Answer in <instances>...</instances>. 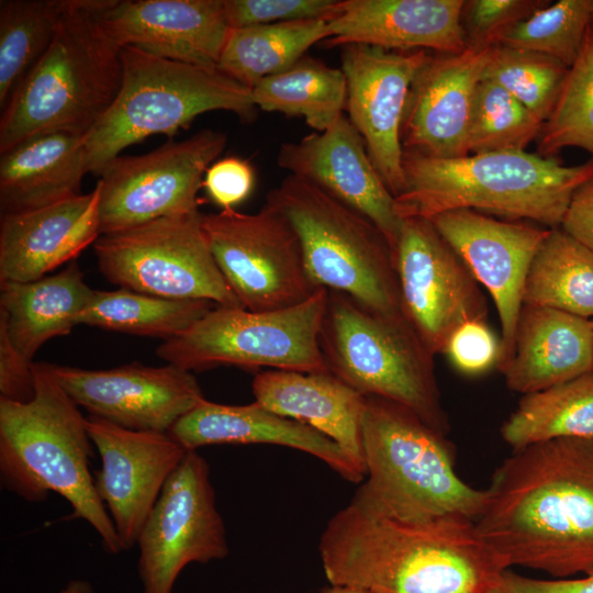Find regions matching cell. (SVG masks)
<instances>
[{"label": "cell", "instance_id": "6da1fadb", "mask_svg": "<svg viewBox=\"0 0 593 593\" xmlns=\"http://www.w3.org/2000/svg\"><path fill=\"white\" fill-rule=\"evenodd\" d=\"M474 522L513 566L567 579L593 571V438H560L515 450L492 474Z\"/></svg>", "mask_w": 593, "mask_h": 593}, {"label": "cell", "instance_id": "7a4b0ae2", "mask_svg": "<svg viewBox=\"0 0 593 593\" xmlns=\"http://www.w3.org/2000/svg\"><path fill=\"white\" fill-rule=\"evenodd\" d=\"M318 550L331 584L368 593H486L510 569L473 521L404 522L353 502L329 519Z\"/></svg>", "mask_w": 593, "mask_h": 593}, {"label": "cell", "instance_id": "3957f363", "mask_svg": "<svg viewBox=\"0 0 593 593\" xmlns=\"http://www.w3.org/2000/svg\"><path fill=\"white\" fill-rule=\"evenodd\" d=\"M401 217L433 216L459 209L530 220L560 227L577 189L593 178V159L566 166L556 157L526 150L469 154L452 158L403 152Z\"/></svg>", "mask_w": 593, "mask_h": 593}, {"label": "cell", "instance_id": "277c9868", "mask_svg": "<svg viewBox=\"0 0 593 593\" xmlns=\"http://www.w3.org/2000/svg\"><path fill=\"white\" fill-rule=\"evenodd\" d=\"M35 394L29 402L0 399V479L27 502L51 492L67 500L71 518L86 521L109 553L123 551L89 469L93 444L86 417L51 372L32 363Z\"/></svg>", "mask_w": 593, "mask_h": 593}, {"label": "cell", "instance_id": "5b68a950", "mask_svg": "<svg viewBox=\"0 0 593 593\" xmlns=\"http://www.w3.org/2000/svg\"><path fill=\"white\" fill-rule=\"evenodd\" d=\"M361 432L366 481L350 502L413 523L449 516L475 522L483 513L488 489L457 474L452 445L412 411L366 396Z\"/></svg>", "mask_w": 593, "mask_h": 593}, {"label": "cell", "instance_id": "8992f818", "mask_svg": "<svg viewBox=\"0 0 593 593\" xmlns=\"http://www.w3.org/2000/svg\"><path fill=\"white\" fill-rule=\"evenodd\" d=\"M111 0H75L40 60L0 118V154L36 135H86L107 113L122 81L121 48L100 24Z\"/></svg>", "mask_w": 593, "mask_h": 593}, {"label": "cell", "instance_id": "52a82bcc", "mask_svg": "<svg viewBox=\"0 0 593 593\" xmlns=\"http://www.w3.org/2000/svg\"><path fill=\"white\" fill-rule=\"evenodd\" d=\"M120 91L102 119L85 135L89 172L100 175L126 147L154 134L169 138L200 114L230 111L255 119L251 89L217 68L174 61L133 46L121 47Z\"/></svg>", "mask_w": 593, "mask_h": 593}, {"label": "cell", "instance_id": "ba28073f", "mask_svg": "<svg viewBox=\"0 0 593 593\" xmlns=\"http://www.w3.org/2000/svg\"><path fill=\"white\" fill-rule=\"evenodd\" d=\"M318 344L327 370L363 394L399 403L446 436L433 355L403 314L376 312L327 290Z\"/></svg>", "mask_w": 593, "mask_h": 593}, {"label": "cell", "instance_id": "9c48e42d", "mask_svg": "<svg viewBox=\"0 0 593 593\" xmlns=\"http://www.w3.org/2000/svg\"><path fill=\"white\" fill-rule=\"evenodd\" d=\"M266 203L296 232L317 288L348 294L379 313L403 314L392 249L369 219L290 174L267 194Z\"/></svg>", "mask_w": 593, "mask_h": 593}, {"label": "cell", "instance_id": "30bf717a", "mask_svg": "<svg viewBox=\"0 0 593 593\" xmlns=\"http://www.w3.org/2000/svg\"><path fill=\"white\" fill-rule=\"evenodd\" d=\"M327 299L320 288L306 301L273 311L215 305L156 354L187 371L219 366L270 367L301 372L328 371L318 336Z\"/></svg>", "mask_w": 593, "mask_h": 593}, {"label": "cell", "instance_id": "8fae6325", "mask_svg": "<svg viewBox=\"0 0 593 593\" xmlns=\"http://www.w3.org/2000/svg\"><path fill=\"white\" fill-rule=\"evenodd\" d=\"M201 215L168 216L101 235L93 244L100 272L141 293L243 307L210 251Z\"/></svg>", "mask_w": 593, "mask_h": 593}, {"label": "cell", "instance_id": "7c38bea8", "mask_svg": "<svg viewBox=\"0 0 593 593\" xmlns=\"http://www.w3.org/2000/svg\"><path fill=\"white\" fill-rule=\"evenodd\" d=\"M201 226L221 273L244 309L294 306L320 289L309 276L296 232L268 203L254 214L235 209L202 214Z\"/></svg>", "mask_w": 593, "mask_h": 593}, {"label": "cell", "instance_id": "4fadbf2b", "mask_svg": "<svg viewBox=\"0 0 593 593\" xmlns=\"http://www.w3.org/2000/svg\"><path fill=\"white\" fill-rule=\"evenodd\" d=\"M226 135L202 130L138 156H116L100 172L101 235L152 221L199 212L198 193Z\"/></svg>", "mask_w": 593, "mask_h": 593}, {"label": "cell", "instance_id": "5bb4252c", "mask_svg": "<svg viewBox=\"0 0 593 593\" xmlns=\"http://www.w3.org/2000/svg\"><path fill=\"white\" fill-rule=\"evenodd\" d=\"M136 545L143 593H172L186 566L228 555L210 467L197 450L188 451L167 480Z\"/></svg>", "mask_w": 593, "mask_h": 593}, {"label": "cell", "instance_id": "9a60e30c", "mask_svg": "<svg viewBox=\"0 0 593 593\" xmlns=\"http://www.w3.org/2000/svg\"><path fill=\"white\" fill-rule=\"evenodd\" d=\"M393 258L402 312L433 356L461 324L486 321L478 281L428 219H402Z\"/></svg>", "mask_w": 593, "mask_h": 593}, {"label": "cell", "instance_id": "2e32d148", "mask_svg": "<svg viewBox=\"0 0 593 593\" xmlns=\"http://www.w3.org/2000/svg\"><path fill=\"white\" fill-rule=\"evenodd\" d=\"M75 403L123 428L168 433L205 398L195 377L174 365L139 362L105 370L47 363Z\"/></svg>", "mask_w": 593, "mask_h": 593}, {"label": "cell", "instance_id": "e0dca14e", "mask_svg": "<svg viewBox=\"0 0 593 593\" xmlns=\"http://www.w3.org/2000/svg\"><path fill=\"white\" fill-rule=\"evenodd\" d=\"M429 221L494 302L501 323L500 368L512 357L527 273L551 228L501 221L469 209L444 212Z\"/></svg>", "mask_w": 593, "mask_h": 593}, {"label": "cell", "instance_id": "ac0fdd59", "mask_svg": "<svg viewBox=\"0 0 593 593\" xmlns=\"http://www.w3.org/2000/svg\"><path fill=\"white\" fill-rule=\"evenodd\" d=\"M101 468L94 488L123 550L136 545L164 485L188 452L169 433L132 430L86 417Z\"/></svg>", "mask_w": 593, "mask_h": 593}, {"label": "cell", "instance_id": "d6986e66", "mask_svg": "<svg viewBox=\"0 0 593 593\" xmlns=\"http://www.w3.org/2000/svg\"><path fill=\"white\" fill-rule=\"evenodd\" d=\"M427 53L365 44H348L340 51L348 119L394 198L404 188L401 124L406 97Z\"/></svg>", "mask_w": 593, "mask_h": 593}, {"label": "cell", "instance_id": "ffe728a7", "mask_svg": "<svg viewBox=\"0 0 593 593\" xmlns=\"http://www.w3.org/2000/svg\"><path fill=\"white\" fill-rule=\"evenodd\" d=\"M492 51L467 47L458 54L427 53L406 97L403 152L436 158L469 155L473 99Z\"/></svg>", "mask_w": 593, "mask_h": 593}, {"label": "cell", "instance_id": "44dd1931", "mask_svg": "<svg viewBox=\"0 0 593 593\" xmlns=\"http://www.w3.org/2000/svg\"><path fill=\"white\" fill-rule=\"evenodd\" d=\"M277 165L303 178L369 219L395 249L402 219L366 144L343 113L328 128L283 143Z\"/></svg>", "mask_w": 593, "mask_h": 593}, {"label": "cell", "instance_id": "7402d4cb", "mask_svg": "<svg viewBox=\"0 0 593 593\" xmlns=\"http://www.w3.org/2000/svg\"><path fill=\"white\" fill-rule=\"evenodd\" d=\"M100 24L121 48L217 68L230 27L223 0H111Z\"/></svg>", "mask_w": 593, "mask_h": 593}, {"label": "cell", "instance_id": "603a6c76", "mask_svg": "<svg viewBox=\"0 0 593 593\" xmlns=\"http://www.w3.org/2000/svg\"><path fill=\"white\" fill-rule=\"evenodd\" d=\"M100 186L42 208L1 214L0 283L29 282L75 259L101 236Z\"/></svg>", "mask_w": 593, "mask_h": 593}, {"label": "cell", "instance_id": "cb8c5ba5", "mask_svg": "<svg viewBox=\"0 0 593 593\" xmlns=\"http://www.w3.org/2000/svg\"><path fill=\"white\" fill-rule=\"evenodd\" d=\"M465 0H338L328 20V48L365 44L389 51L458 54L467 48Z\"/></svg>", "mask_w": 593, "mask_h": 593}, {"label": "cell", "instance_id": "d4e9b609", "mask_svg": "<svg viewBox=\"0 0 593 593\" xmlns=\"http://www.w3.org/2000/svg\"><path fill=\"white\" fill-rule=\"evenodd\" d=\"M188 451L215 444H271L310 454L353 483L365 472L329 437L313 427L276 414L256 401L226 405L203 400L168 432Z\"/></svg>", "mask_w": 593, "mask_h": 593}, {"label": "cell", "instance_id": "484cf974", "mask_svg": "<svg viewBox=\"0 0 593 593\" xmlns=\"http://www.w3.org/2000/svg\"><path fill=\"white\" fill-rule=\"evenodd\" d=\"M506 387L528 394L593 371L592 321L523 304L511 359L501 366Z\"/></svg>", "mask_w": 593, "mask_h": 593}, {"label": "cell", "instance_id": "4316f807", "mask_svg": "<svg viewBox=\"0 0 593 593\" xmlns=\"http://www.w3.org/2000/svg\"><path fill=\"white\" fill-rule=\"evenodd\" d=\"M255 401L334 440L365 472L362 416L366 396L329 371L267 370L251 383Z\"/></svg>", "mask_w": 593, "mask_h": 593}, {"label": "cell", "instance_id": "83f0119b", "mask_svg": "<svg viewBox=\"0 0 593 593\" xmlns=\"http://www.w3.org/2000/svg\"><path fill=\"white\" fill-rule=\"evenodd\" d=\"M87 172L85 135L52 132L27 138L0 154L1 214L79 195Z\"/></svg>", "mask_w": 593, "mask_h": 593}, {"label": "cell", "instance_id": "f1b7e54d", "mask_svg": "<svg viewBox=\"0 0 593 593\" xmlns=\"http://www.w3.org/2000/svg\"><path fill=\"white\" fill-rule=\"evenodd\" d=\"M92 290L72 261L58 273L29 282H2L0 323L30 362L44 343L79 324Z\"/></svg>", "mask_w": 593, "mask_h": 593}, {"label": "cell", "instance_id": "f546056e", "mask_svg": "<svg viewBox=\"0 0 593 593\" xmlns=\"http://www.w3.org/2000/svg\"><path fill=\"white\" fill-rule=\"evenodd\" d=\"M328 35L325 19L230 29L217 69L251 89L262 78L292 66Z\"/></svg>", "mask_w": 593, "mask_h": 593}, {"label": "cell", "instance_id": "4dcf8cb0", "mask_svg": "<svg viewBox=\"0 0 593 593\" xmlns=\"http://www.w3.org/2000/svg\"><path fill=\"white\" fill-rule=\"evenodd\" d=\"M501 435L513 451L560 438H593V371L524 394Z\"/></svg>", "mask_w": 593, "mask_h": 593}, {"label": "cell", "instance_id": "1f68e13d", "mask_svg": "<svg viewBox=\"0 0 593 593\" xmlns=\"http://www.w3.org/2000/svg\"><path fill=\"white\" fill-rule=\"evenodd\" d=\"M251 94L257 109L302 116L314 132H323L346 108V78L342 68L304 55L289 68L259 80Z\"/></svg>", "mask_w": 593, "mask_h": 593}, {"label": "cell", "instance_id": "d6a6232c", "mask_svg": "<svg viewBox=\"0 0 593 593\" xmlns=\"http://www.w3.org/2000/svg\"><path fill=\"white\" fill-rule=\"evenodd\" d=\"M523 304L593 320V253L551 228L530 265Z\"/></svg>", "mask_w": 593, "mask_h": 593}, {"label": "cell", "instance_id": "836d02e7", "mask_svg": "<svg viewBox=\"0 0 593 593\" xmlns=\"http://www.w3.org/2000/svg\"><path fill=\"white\" fill-rule=\"evenodd\" d=\"M216 304L208 300H178L120 288L94 290L79 324L109 331L172 339Z\"/></svg>", "mask_w": 593, "mask_h": 593}, {"label": "cell", "instance_id": "e575fe53", "mask_svg": "<svg viewBox=\"0 0 593 593\" xmlns=\"http://www.w3.org/2000/svg\"><path fill=\"white\" fill-rule=\"evenodd\" d=\"M75 0L0 1V108L45 54Z\"/></svg>", "mask_w": 593, "mask_h": 593}, {"label": "cell", "instance_id": "d590c367", "mask_svg": "<svg viewBox=\"0 0 593 593\" xmlns=\"http://www.w3.org/2000/svg\"><path fill=\"white\" fill-rule=\"evenodd\" d=\"M567 147L586 150L593 159V26L569 67L556 104L537 138V154L555 157Z\"/></svg>", "mask_w": 593, "mask_h": 593}, {"label": "cell", "instance_id": "8d00e7d4", "mask_svg": "<svg viewBox=\"0 0 593 593\" xmlns=\"http://www.w3.org/2000/svg\"><path fill=\"white\" fill-rule=\"evenodd\" d=\"M544 122L501 86L482 79L470 116L468 154L525 150L537 141Z\"/></svg>", "mask_w": 593, "mask_h": 593}, {"label": "cell", "instance_id": "74e56055", "mask_svg": "<svg viewBox=\"0 0 593 593\" xmlns=\"http://www.w3.org/2000/svg\"><path fill=\"white\" fill-rule=\"evenodd\" d=\"M568 71L569 67L553 57L500 45L493 47L482 79L501 86L545 122Z\"/></svg>", "mask_w": 593, "mask_h": 593}, {"label": "cell", "instance_id": "f35d334b", "mask_svg": "<svg viewBox=\"0 0 593 593\" xmlns=\"http://www.w3.org/2000/svg\"><path fill=\"white\" fill-rule=\"evenodd\" d=\"M592 3L593 0L550 1L515 25L500 45L540 53L570 67L591 25Z\"/></svg>", "mask_w": 593, "mask_h": 593}, {"label": "cell", "instance_id": "ab89813d", "mask_svg": "<svg viewBox=\"0 0 593 593\" xmlns=\"http://www.w3.org/2000/svg\"><path fill=\"white\" fill-rule=\"evenodd\" d=\"M549 2V0H465L460 26L467 47L499 46L515 25Z\"/></svg>", "mask_w": 593, "mask_h": 593}, {"label": "cell", "instance_id": "60d3db41", "mask_svg": "<svg viewBox=\"0 0 593 593\" xmlns=\"http://www.w3.org/2000/svg\"><path fill=\"white\" fill-rule=\"evenodd\" d=\"M230 29L278 22L329 20L338 0H223Z\"/></svg>", "mask_w": 593, "mask_h": 593}, {"label": "cell", "instance_id": "b9f144b4", "mask_svg": "<svg viewBox=\"0 0 593 593\" xmlns=\"http://www.w3.org/2000/svg\"><path fill=\"white\" fill-rule=\"evenodd\" d=\"M443 354L461 373L478 376L497 367L501 339L488 326L486 321H470L452 332Z\"/></svg>", "mask_w": 593, "mask_h": 593}, {"label": "cell", "instance_id": "7bdbcfd3", "mask_svg": "<svg viewBox=\"0 0 593 593\" xmlns=\"http://www.w3.org/2000/svg\"><path fill=\"white\" fill-rule=\"evenodd\" d=\"M255 186V170L248 160L236 156L215 160L205 171L203 187L209 198L223 209L245 201Z\"/></svg>", "mask_w": 593, "mask_h": 593}, {"label": "cell", "instance_id": "ee69618b", "mask_svg": "<svg viewBox=\"0 0 593 593\" xmlns=\"http://www.w3.org/2000/svg\"><path fill=\"white\" fill-rule=\"evenodd\" d=\"M32 363L12 345L0 323V399L29 402L35 394Z\"/></svg>", "mask_w": 593, "mask_h": 593}, {"label": "cell", "instance_id": "f6af8a7d", "mask_svg": "<svg viewBox=\"0 0 593 593\" xmlns=\"http://www.w3.org/2000/svg\"><path fill=\"white\" fill-rule=\"evenodd\" d=\"M505 593H593V571L578 579H534L505 570L501 577Z\"/></svg>", "mask_w": 593, "mask_h": 593}, {"label": "cell", "instance_id": "bcb514c9", "mask_svg": "<svg viewBox=\"0 0 593 593\" xmlns=\"http://www.w3.org/2000/svg\"><path fill=\"white\" fill-rule=\"evenodd\" d=\"M560 228L593 253V178L572 195Z\"/></svg>", "mask_w": 593, "mask_h": 593}, {"label": "cell", "instance_id": "7dc6e473", "mask_svg": "<svg viewBox=\"0 0 593 593\" xmlns=\"http://www.w3.org/2000/svg\"><path fill=\"white\" fill-rule=\"evenodd\" d=\"M60 593H93L91 584L86 580H71Z\"/></svg>", "mask_w": 593, "mask_h": 593}, {"label": "cell", "instance_id": "c3c4849f", "mask_svg": "<svg viewBox=\"0 0 593 593\" xmlns=\"http://www.w3.org/2000/svg\"><path fill=\"white\" fill-rule=\"evenodd\" d=\"M323 593H368V592L358 588L331 584V586L325 589Z\"/></svg>", "mask_w": 593, "mask_h": 593}, {"label": "cell", "instance_id": "681fc988", "mask_svg": "<svg viewBox=\"0 0 593 593\" xmlns=\"http://www.w3.org/2000/svg\"><path fill=\"white\" fill-rule=\"evenodd\" d=\"M486 593H505V592L501 589V586H495L489 590Z\"/></svg>", "mask_w": 593, "mask_h": 593}, {"label": "cell", "instance_id": "f907efd6", "mask_svg": "<svg viewBox=\"0 0 593 593\" xmlns=\"http://www.w3.org/2000/svg\"><path fill=\"white\" fill-rule=\"evenodd\" d=\"M591 24L593 26V3H592V16H591Z\"/></svg>", "mask_w": 593, "mask_h": 593}, {"label": "cell", "instance_id": "816d5d0a", "mask_svg": "<svg viewBox=\"0 0 593 593\" xmlns=\"http://www.w3.org/2000/svg\"><path fill=\"white\" fill-rule=\"evenodd\" d=\"M591 321H592V325H593V320H591Z\"/></svg>", "mask_w": 593, "mask_h": 593}]
</instances>
